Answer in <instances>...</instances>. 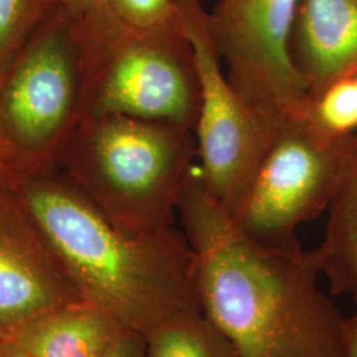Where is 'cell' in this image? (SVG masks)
I'll return each instance as SVG.
<instances>
[{
    "instance_id": "cell-17",
    "label": "cell",
    "mask_w": 357,
    "mask_h": 357,
    "mask_svg": "<svg viewBox=\"0 0 357 357\" xmlns=\"http://www.w3.org/2000/svg\"><path fill=\"white\" fill-rule=\"evenodd\" d=\"M110 10L109 0H61V11L75 29L85 26Z\"/></svg>"
},
{
    "instance_id": "cell-5",
    "label": "cell",
    "mask_w": 357,
    "mask_h": 357,
    "mask_svg": "<svg viewBox=\"0 0 357 357\" xmlns=\"http://www.w3.org/2000/svg\"><path fill=\"white\" fill-rule=\"evenodd\" d=\"M81 47L60 11L0 75V141L11 172L57 168L81 119Z\"/></svg>"
},
{
    "instance_id": "cell-12",
    "label": "cell",
    "mask_w": 357,
    "mask_h": 357,
    "mask_svg": "<svg viewBox=\"0 0 357 357\" xmlns=\"http://www.w3.org/2000/svg\"><path fill=\"white\" fill-rule=\"evenodd\" d=\"M323 241L317 248L332 293L348 295L357 312V150L328 206Z\"/></svg>"
},
{
    "instance_id": "cell-24",
    "label": "cell",
    "mask_w": 357,
    "mask_h": 357,
    "mask_svg": "<svg viewBox=\"0 0 357 357\" xmlns=\"http://www.w3.org/2000/svg\"><path fill=\"white\" fill-rule=\"evenodd\" d=\"M355 77H356V78H357V75H356V76H355Z\"/></svg>"
},
{
    "instance_id": "cell-8",
    "label": "cell",
    "mask_w": 357,
    "mask_h": 357,
    "mask_svg": "<svg viewBox=\"0 0 357 357\" xmlns=\"http://www.w3.org/2000/svg\"><path fill=\"white\" fill-rule=\"evenodd\" d=\"M303 0H218L206 15L227 76L248 102L283 118L306 103L290 41Z\"/></svg>"
},
{
    "instance_id": "cell-3",
    "label": "cell",
    "mask_w": 357,
    "mask_h": 357,
    "mask_svg": "<svg viewBox=\"0 0 357 357\" xmlns=\"http://www.w3.org/2000/svg\"><path fill=\"white\" fill-rule=\"evenodd\" d=\"M196 156L192 128L88 115L66 142L57 169L118 229L142 236L172 227Z\"/></svg>"
},
{
    "instance_id": "cell-2",
    "label": "cell",
    "mask_w": 357,
    "mask_h": 357,
    "mask_svg": "<svg viewBox=\"0 0 357 357\" xmlns=\"http://www.w3.org/2000/svg\"><path fill=\"white\" fill-rule=\"evenodd\" d=\"M82 301L143 337L202 310L193 255L174 227L134 236L118 229L56 168L7 175Z\"/></svg>"
},
{
    "instance_id": "cell-10",
    "label": "cell",
    "mask_w": 357,
    "mask_h": 357,
    "mask_svg": "<svg viewBox=\"0 0 357 357\" xmlns=\"http://www.w3.org/2000/svg\"><path fill=\"white\" fill-rule=\"evenodd\" d=\"M290 54L307 97L357 75V0H303Z\"/></svg>"
},
{
    "instance_id": "cell-18",
    "label": "cell",
    "mask_w": 357,
    "mask_h": 357,
    "mask_svg": "<svg viewBox=\"0 0 357 357\" xmlns=\"http://www.w3.org/2000/svg\"><path fill=\"white\" fill-rule=\"evenodd\" d=\"M107 357H144V337L137 332H126Z\"/></svg>"
},
{
    "instance_id": "cell-22",
    "label": "cell",
    "mask_w": 357,
    "mask_h": 357,
    "mask_svg": "<svg viewBox=\"0 0 357 357\" xmlns=\"http://www.w3.org/2000/svg\"><path fill=\"white\" fill-rule=\"evenodd\" d=\"M204 0H172V3L178 7H187V6H195V4H203Z\"/></svg>"
},
{
    "instance_id": "cell-19",
    "label": "cell",
    "mask_w": 357,
    "mask_h": 357,
    "mask_svg": "<svg viewBox=\"0 0 357 357\" xmlns=\"http://www.w3.org/2000/svg\"><path fill=\"white\" fill-rule=\"evenodd\" d=\"M344 357H357V312L345 318Z\"/></svg>"
},
{
    "instance_id": "cell-21",
    "label": "cell",
    "mask_w": 357,
    "mask_h": 357,
    "mask_svg": "<svg viewBox=\"0 0 357 357\" xmlns=\"http://www.w3.org/2000/svg\"><path fill=\"white\" fill-rule=\"evenodd\" d=\"M11 158L10 153L7 150V147L4 146V143L0 141V178L8 175L11 172Z\"/></svg>"
},
{
    "instance_id": "cell-6",
    "label": "cell",
    "mask_w": 357,
    "mask_h": 357,
    "mask_svg": "<svg viewBox=\"0 0 357 357\" xmlns=\"http://www.w3.org/2000/svg\"><path fill=\"white\" fill-rule=\"evenodd\" d=\"M305 105L283 116L241 204L231 213L261 243L301 245L296 230L328 209L356 153L357 132L335 137L323 131L307 116Z\"/></svg>"
},
{
    "instance_id": "cell-9",
    "label": "cell",
    "mask_w": 357,
    "mask_h": 357,
    "mask_svg": "<svg viewBox=\"0 0 357 357\" xmlns=\"http://www.w3.org/2000/svg\"><path fill=\"white\" fill-rule=\"evenodd\" d=\"M82 301L36 222L0 178V328L8 332L54 307Z\"/></svg>"
},
{
    "instance_id": "cell-11",
    "label": "cell",
    "mask_w": 357,
    "mask_h": 357,
    "mask_svg": "<svg viewBox=\"0 0 357 357\" xmlns=\"http://www.w3.org/2000/svg\"><path fill=\"white\" fill-rule=\"evenodd\" d=\"M128 331L102 308L77 301L47 310L6 336L33 357H107Z\"/></svg>"
},
{
    "instance_id": "cell-13",
    "label": "cell",
    "mask_w": 357,
    "mask_h": 357,
    "mask_svg": "<svg viewBox=\"0 0 357 357\" xmlns=\"http://www.w3.org/2000/svg\"><path fill=\"white\" fill-rule=\"evenodd\" d=\"M144 357H238L202 310L180 314L144 336Z\"/></svg>"
},
{
    "instance_id": "cell-1",
    "label": "cell",
    "mask_w": 357,
    "mask_h": 357,
    "mask_svg": "<svg viewBox=\"0 0 357 357\" xmlns=\"http://www.w3.org/2000/svg\"><path fill=\"white\" fill-rule=\"evenodd\" d=\"M176 213L200 308L238 357H344L345 317L320 290L317 248L255 240L206 188L197 166Z\"/></svg>"
},
{
    "instance_id": "cell-4",
    "label": "cell",
    "mask_w": 357,
    "mask_h": 357,
    "mask_svg": "<svg viewBox=\"0 0 357 357\" xmlns=\"http://www.w3.org/2000/svg\"><path fill=\"white\" fill-rule=\"evenodd\" d=\"M73 31L81 47V118L126 115L195 130L200 81L180 17L138 28L110 10Z\"/></svg>"
},
{
    "instance_id": "cell-15",
    "label": "cell",
    "mask_w": 357,
    "mask_h": 357,
    "mask_svg": "<svg viewBox=\"0 0 357 357\" xmlns=\"http://www.w3.org/2000/svg\"><path fill=\"white\" fill-rule=\"evenodd\" d=\"M307 116L323 131L335 137L357 132V78L345 77L307 98Z\"/></svg>"
},
{
    "instance_id": "cell-23",
    "label": "cell",
    "mask_w": 357,
    "mask_h": 357,
    "mask_svg": "<svg viewBox=\"0 0 357 357\" xmlns=\"http://www.w3.org/2000/svg\"><path fill=\"white\" fill-rule=\"evenodd\" d=\"M4 337H6V333H4V331L0 328V342H1Z\"/></svg>"
},
{
    "instance_id": "cell-7",
    "label": "cell",
    "mask_w": 357,
    "mask_h": 357,
    "mask_svg": "<svg viewBox=\"0 0 357 357\" xmlns=\"http://www.w3.org/2000/svg\"><path fill=\"white\" fill-rule=\"evenodd\" d=\"M200 81L195 126L197 169L206 188L233 213L241 204L283 118L248 102L233 88L209 36L203 4L178 8Z\"/></svg>"
},
{
    "instance_id": "cell-16",
    "label": "cell",
    "mask_w": 357,
    "mask_h": 357,
    "mask_svg": "<svg viewBox=\"0 0 357 357\" xmlns=\"http://www.w3.org/2000/svg\"><path fill=\"white\" fill-rule=\"evenodd\" d=\"M113 13L125 23L138 28H156L178 20L172 0H109Z\"/></svg>"
},
{
    "instance_id": "cell-20",
    "label": "cell",
    "mask_w": 357,
    "mask_h": 357,
    "mask_svg": "<svg viewBox=\"0 0 357 357\" xmlns=\"http://www.w3.org/2000/svg\"><path fill=\"white\" fill-rule=\"evenodd\" d=\"M0 357H33L26 352L22 347L16 344L8 336L0 342Z\"/></svg>"
},
{
    "instance_id": "cell-14",
    "label": "cell",
    "mask_w": 357,
    "mask_h": 357,
    "mask_svg": "<svg viewBox=\"0 0 357 357\" xmlns=\"http://www.w3.org/2000/svg\"><path fill=\"white\" fill-rule=\"evenodd\" d=\"M61 11V0H0V75L41 26Z\"/></svg>"
}]
</instances>
